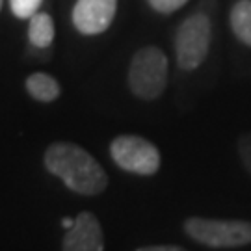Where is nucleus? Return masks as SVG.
I'll return each mask as SVG.
<instances>
[{"mask_svg":"<svg viewBox=\"0 0 251 251\" xmlns=\"http://www.w3.org/2000/svg\"><path fill=\"white\" fill-rule=\"evenodd\" d=\"M41 4L43 0H9V8L19 19H30L32 15H36Z\"/></svg>","mask_w":251,"mask_h":251,"instance_id":"9b49d317","label":"nucleus"},{"mask_svg":"<svg viewBox=\"0 0 251 251\" xmlns=\"http://www.w3.org/2000/svg\"><path fill=\"white\" fill-rule=\"evenodd\" d=\"M62 224H63V227H65V229H69V227H73V224H75V220H69V218H65V220H63Z\"/></svg>","mask_w":251,"mask_h":251,"instance_id":"2eb2a0df","label":"nucleus"},{"mask_svg":"<svg viewBox=\"0 0 251 251\" xmlns=\"http://www.w3.org/2000/svg\"><path fill=\"white\" fill-rule=\"evenodd\" d=\"M26 90L36 100L52 102L60 97V84L47 73H34L26 78Z\"/></svg>","mask_w":251,"mask_h":251,"instance_id":"6e6552de","label":"nucleus"},{"mask_svg":"<svg viewBox=\"0 0 251 251\" xmlns=\"http://www.w3.org/2000/svg\"><path fill=\"white\" fill-rule=\"evenodd\" d=\"M62 250L65 251H102L104 250V236L99 220L84 210L75 218L73 227L67 229L63 236Z\"/></svg>","mask_w":251,"mask_h":251,"instance_id":"0eeeda50","label":"nucleus"},{"mask_svg":"<svg viewBox=\"0 0 251 251\" xmlns=\"http://www.w3.org/2000/svg\"><path fill=\"white\" fill-rule=\"evenodd\" d=\"M2 2H4V0H0V9H2Z\"/></svg>","mask_w":251,"mask_h":251,"instance_id":"dca6fc26","label":"nucleus"},{"mask_svg":"<svg viewBox=\"0 0 251 251\" xmlns=\"http://www.w3.org/2000/svg\"><path fill=\"white\" fill-rule=\"evenodd\" d=\"M184 231L192 240L212 250H234L251 244V222L244 220H208L188 218Z\"/></svg>","mask_w":251,"mask_h":251,"instance_id":"7ed1b4c3","label":"nucleus"},{"mask_svg":"<svg viewBox=\"0 0 251 251\" xmlns=\"http://www.w3.org/2000/svg\"><path fill=\"white\" fill-rule=\"evenodd\" d=\"M28 39L37 49H47L54 41V23L49 13L37 11L30 17L28 25Z\"/></svg>","mask_w":251,"mask_h":251,"instance_id":"9d476101","label":"nucleus"},{"mask_svg":"<svg viewBox=\"0 0 251 251\" xmlns=\"http://www.w3.org/2000/svg\"><path fill=\"white\" fill-rule=\"evenodd\" d=\"M186 2H190V0H149L152 9H156L160 13H173V11L182 8Z\"/></svg>","mask_w":251,"mask_h":251,"instance_id":"ddd939ff","label":"nucleus"},{"mask_svg":"<svg viewBox=\"0 0 251 251\" xmlns=\"http://www.w3.org/2000/svg\"><path fill=\"white\" fill-rule=\"evenodd\" d=\"M238 156L242 160L244 168L251 173V132L244 134L238 140Z\"/></svg>","mask_w":251,"mask_h":251,"instance_id":"f8f14e48","label":"nucleus"},{"mask_svg":"<svg viewBox=\"0 0 251 251\" xmlns=\"http://www.w3.org/2000/svg\"><path fill=\"white\" fill-rule=\"evenodd\" d=\"M117 0H76L73 25L84 36L102 34L116 17Z\"/></svg>","mask_w":251,"mask_h":251,"instance_id":"423d86ee","label":"nucleus"},{"mask_svg":"<svg viewBox=\"0 0 251 251\" xmlns=\"http://www.w3.org/2000/svg\"><path fill=\"white\" fill-rule=\"evenodd\" d=\"M110 154L121 170L136 175H154L160 170V152L142 136L123 134L110 144Z\"/></svg>","mask_w":251,"mask_h":251,"instance_id":"39448f33","label":"nucleus"},{"mask_svg":"<svg viewBox=\"0 0 251 251\" xmlns=\"http://www.w3.org/2000/svg\"><path fill=\"white\" fill-rule=\"evenodd\" d=\"M212 23L205 13H194L180 23L175 34V56L182 71H194L208 56Z\"/></svg>","mask_w":251,"mask_h":251,"instance_id":"20e7f679","label":"nucleus"},{"mask_svg":"<svg viewBox=\"0 0 251 251\" xmlns=\"http://www.w3.org/2000/svg\"><path fill=\"white\" fill-rule=\"evenodd\" d=\"M142 251H180L177 246H152V248H142Z\"/></svg>","mask_w":251,"mask_h":251,"instance_id":"4468645a","label":"nucleus"},{"mask_svg":"<svg viewBox=\"0 0 251 251\" xmlns=\"http://www.w3.org/2000/svg\"><path fill=\"white\" fill-rule=\"evenodd\" d=\"M45 168L80 196H99L108 186L106 171L80 145L56 142L45 152Z\"/></svg>","mask_w":251,"mask_h":251,"instance_id":"f257e3e1","label":"nucleus"},{"mask_svg":"<svg viewBox=\"0 0 251 251\" xmlns=\"http://www.w3.org/2000/svg\"><path fill=\"white\" fill-rule=\"evenodd\" d=\"M168 56L158 47H144L128 65V88L138 99H158L168 86Z\"/></svg>","mask_w":251,"mask_h":251,"instance_id":"f03ea898","label":"nucleus"},{"mask_svg":"<svg viewBox=\"0 0 251 251\" xmlns=\"http://www.w3.org/2000/svg\"><path fill=\"white\" fill-rule=\"evenodd\" d=\"M229 23L234 36L244 45L251 47V0H238L234 2L229 13Z\"/></svg>","mask_w":251,"mask_h":251,"instance_id":"1a4fd4ad","label":"nucleus"}]
</instances>
